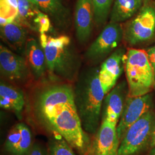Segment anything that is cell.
I'll return each instance as SVG.
<instances>
[{
	"label": "cell",
	"instance_id": "26",
	"mask_svg": "<svg viewBox=\"0 0 155 155\" xmlns=\"http://www.w3.org/2000/svg\"><path fill=\"white\" fill-rule=\"evenodd\" d=\"M148 59L150 60V63L152 65V67L153 70V72L155 74V45L154 46L148 49L147 51Z\"/></svg>",
	"mask_w": 155,
	"mask_h": 155
},
{
	"label": "cell",
	"instance_id": "28",
	"mask_svg": "<svg viewBox=\"0 0 155 155\" xmlns=\"http://www.w3.org/2000/svg\"><path fill=\"white\" fill-rule=\"evenodd\" d=\"M155 146V133H154V136H153V143H152V147ZM151 147V148H152Z\"/></svg>",
	"mask_w": 155,
	"mask_h": 155
},
{
	"label": "cell",
	"instance_id": "8",
	"mask_svg": "<svg viewBox=\"0 0 155 155\" xmlns=\"http://www.w3.org/2000/svg\"><path fill=\"white\" fill-rule=\"evenodd\" d=\"M116 127L110 122L102 120L83 155H118L120 141Z\"/></svg>",
	"mask_w": 155,
	"mask_h": 155
},
{
	"label": "cell",
	"instance_id": "15",
	"mask_svg": "<svg viewBox=\"0 0 155 155\" xmlns=\"http://www.w3.org/2000/svg\"><path fill=\"white\" fill-rule=\"evenodd\" d=\"M39 10L50 17L59 30H66L71 23V13L61 0H32Z\"/></svg>",
	"mask_w": 155,
	"mask_h": 155
},
{
	"label": "cell",
	"instance_id": "13",
	"mask_svg": "<svg viewBox=\"0 0 155 155\" xmlns=\"http://www.w3.org/2000/svg\"><path fill=\"white\" fill-rule=\"evenodd\" d=\"M31 131L27 125H15L7 135L4 150L10 155H28L33 145Z\"/></svg>",
	"mask_w": 155,
	"mask_h": 155
},
{
	"label": "cell",
	"instance_id": "19",
	"mask_svg": "<svg viewBox=\"0 0 155 155\" xmlns=\"http://www.w3.org/2000/svg\"><path fill=\"white\" fill-rule=\"evenodd\" d=\"M144 0H114L110 12V21L120 23L132 18L140 9Z\"/></svg>",
	"mask_w": 155,
	"mask_h": 155
},
{
	"label": "cell",
	"instance_id": "1",
	"mask_svg": "<svg viewBox=\"0 0 155 155\" xmlns=\"http://www.w3.org/2000/svg\"><path fill=\"white\" fill-rule=\"evenodd\" d=\"M33 108L40 123L50 132L61 135L80 155H83L90 139L82 127L72 86L55 84L42 87L35 95Z\"/></svg>",
	"mask_w": 155,
	"mask_h": 155
},
{
	"label": "cell",
	"instance_id": "24",
	"mask_svg": "<svg viewBox=\"0 0 155 155\" xmlns=\"http://www.w3.org/2000/svg\"><path fill=\"white\" fill-rule=\"evenodd\" d=\"M51 23L50 17L40 11L34 20L35 31H38L40 35L45 34L50 31Z\"/></svg>",
	"mask_w": 155,
	"mask_h": 155
},
{
	"label": "cell",
	"instance_id": "10",
	"mask_svg": "<svg viewBox=\"0 0 155 155\" xmlns=\"http://www.w3.org/2000/svg\"><path fill=\"white\" fill-rule=\"evenodd\" d=\"M0 71L3 77L16 83L25 82L31 73L25 58L2 45L0 46Z\"/></svg>",
	"mask_w": 155,
	"mask_h": 155
},
{
	"label": "cell",
	"instance_id": "12",
	"mask_svg": "<svg viewBox=\"0 0 155 155\" xmlns=\"http://www.w3.org/2000/svg\"><path fill=\"white\" fill-rule=\"evenodd\" d=\"M128 94L127 82L122 81L107 94L102 107V120L117 126L124 107Z\"/></svg>",
	"mask_w": 155,
	"mask_h": 155
},
{
	"label": "cell",
	"instance_id": "6",
	"mask_svg": "<svg viewBox=\"0 0 155 155\" xmlns=\"http://www.w3.org/2000/svg\"><path fill=\"white\" fill-rule=\"evenodd\" d=\"M155 36V2L144 0L139 12L126 23L124 40L130 46L150 42Z\"/></svg>",
	"mask_w": 155,
	"mask_h": 155
},
{
	"label": "cell",
	"instance_id": "22",
	"mask_svg": "<svg viewBox=\"0 0 155 155\" xmlns=\"http://www.w3.org/2000/svg\"><path fill=\"white\" fill-rule=\"evenodd\" d=\"M18 14L17 0H0V25L13 22Z\"/></svg>",
	"mask_w": 155,
	"mask_h": 155
},
{
	"label": "cell",
	"instance_id": "20",
	"mask_svg": "<svg viewBox=\"0 0 155 155\" xmlns=\"http://www.w3.org/2000/svg\"><path fill=\"white\" fill-rule=\"evenodd\" d=\"M18 14L15 21L35 30L34 20L40 11L32 0H17Z\"/></svg>",
	"mask_w": 155,
	"mask_h": 155
},
{
	"label": "cell",
	"instance_id": "3",
	"mask_svg": "<svg viewBox=\"0 0 155 155\" xmlns=\"http://www.w3.org/2000/svg\"><path fill=\"white\" fill-rule=\"evenodd\" d=\"M45 50L47 70L54 77L72 81L79 67V58L66 35L48 36Z\"/></svg>",
	"mask_w": 155,
	"mask_h": 155
},
{
	"label": "cell",
	"instance_id": "16",
	"mask_svg": "<svg viewBox=\"0 0 155 155\" xmlns=\"http://www.w3.org/2000/svg\"><path fill=\"white\" fill-rule=\"evenodd\" d=\"M25 59L31 74L37 79L43 77L47 69L45 50L35 38H29L25 50Z\"/></svg>",
	"mask_w": 155,
	"mask_h": 155
},
{
	"label": "cell",
	"instance_id": "2",
	"mask_svg": "<svg viewBox=\"0 0 155 155\" xmlns=\"http://www.w3.org/2000/svg\"><path fill=\"white\" fill-rule=\"evenodd\" d=\"M95 67L84 70L78 76L74 87V102L84 131L91 135L99 128L105 92Z\"/></svg>",
	"mask_w": 155,
	"mask_h": 155
},
{
	"label": "cell",
	"instance_id": "14",
	"mask_svg": "<svg viewBox=\"0 0 155 155\" xmlns=\"http://www.w3.org/2000/svg\"><path fill=\"white\" fill-rule=\"evenodd\" d=\"M94 21L93 7L91 0H77L74 13L75 34L81 44L90 39Z\"/></svg>",
	"mask_w": 155,
	"mask_h": 155
},
{
	"label": "cell",
	"instance_id": "11",
	"mask_svg": "<svg viewBox=\"0 0 155 155\" xmlns=\"http://www.w3.org/2000/svg\"><path fill=\"white\" fill-rule=\"evenodd\" d=\"M126 56L125 49L120 47L102 64L99 70V79L105 94H108L114 88L121 75L125 69Z\"/></svg>",
	"mask_w": 155,
	"mask_h": 155
},
{
	"label": "cell",
	"instance_id": "21",
	"mask_svg": "<svg viewBox=\"0 0 155 155\" xmlns=\"http://www.w3.org/2000/svg\"><path fill=\"white\" fill-rule=\"evenodd\" d=\"M48 155H76L74 148L61 135L52 133L48 142Z\"/></svg>",
	"mask_w": 155,
	"mask_h": 155
},
{
	"label": "cell",
	"instance_id": "4",
	"mask_svg": "<svg viewBox=\"0 0 155 155\" xmlns=\"http://www.w3.org/2000/svg\"><path fill=\"white\" fill-rule=\"evenodd\" d=\"M129 97L142 96L155 89V74L146 51L130 48L125 64Z\"/></svg>",
	"mask_w": 155,
	"mask_h": 155
},
{
	"label": "cell",
	"instance_id": "18",
	"mask_svg": "<svg viewBox=\"0 0 155 155\" xmlns=\"http://www.w3.org/2000/svg\"><path fill=\"white\" fill-rule=\"evenodd\" d=\"M27 27L14 21L1 26V38L13 50L25 51L28 41Z\"/></svg>",
	"mask_w": 155,
	"mask_h": 155
},
{
	"label": "cell",
	"instance_id": "27",
	"mask_svg": "<svg viewBox=\"0 0 155 155\" xmlns=\"http://www.w3.org/2000/svg\"><path fill=\"white\" fill-rule=\"evenodd\" d=\"M148 155H155V146L152 147L150 150Z\"/></svg>",
	"mask_w": 155,
	"mask_h": 155
},
{
	"label": "cell",
	"instance_id": "9",
	"mask_svg": "<svg viewBox=\"0 0 155 155\" xmlns=\"http://www.w3.org/2000/svg\"><path fill=\"white\" fill-rule=\"evenodd\" d=\"M152 96L150 94L138 97L127 96L122 114L117 125V133L120 143L128 129L147 112L152 109Z\"/></svg>",
	"mask_w": 155,
	"mask_h": 155
},
{
	"label": "cell",
	"instance_id": "23",
	"mask_svg": "<svg viewBox=\"0 0 155 155\" xmlns=\"http://www.w3.org/2000/svg\"><path fill=\"white\" fill-rule=\"evenodd\" d=\"M94 11V22L98 26L107 21L114 0H91Z\"/></svg>",
	"mask_w": 155,
	"mask_h": 155
},
{
	"label": "cell",
	"instance_id": "5",
	"mask_svg": "<svg viewBox=\"0 0 155 155\" xmlns=\"http://www.w3.org/2000/svg\"><path fill=\"white\" fill-rule=\"evenodd\" d=\"M155 131V113L147 112L128 129L120 143L118 155H142L152 147Z\"/></svg>",
	"mask_w": 155,
	"mask_h": 155
},
{
	"label": "cell",
	"instance_id": "17",
	"mask_svg": "<svg viewBox=\"0 0 155 155\" xmlns=\"http://www.w3.org/2000/svg\"><path fill=\"white\" fill-rule=\"evenodd\" d=\"M25 103L24 95L20 89L10 84L1 82L0 106L2 109L12 111L18 119H21Z\"/></svg>",
	"mask_w": 155,
	"mask_h": 155
},
{
	"label": "cell",
	"instance_id": "25",
	"mask_svg": "<svg viewBox=\"0 0 155 155\" xmlns=\"http://www.w3.org/2000/svg\"><path fill=\"white\" fill-rule=\"evenodd\" d=\"M28 155H48V149L39 143L33 144Z\"/></svg>",
	"mask_w": 155,
	"mask_h": 155
},
{
	"label": "cell",
	"instance_id": "7",
	"mask_svg": "<svg viewBox=\"0 0 155 155\" xmlns=\"http://www.w3.org/2000/svg\"><path fill=\"white\" fill-rule=\"evenodd\" d=\"M124 39V28L120 23L110 22L89 46L86 58L94 63L105 59L115 50Z\"/></svg>",
	"mask_w": 155,
	"mask_h": 155
}]
</instances>
